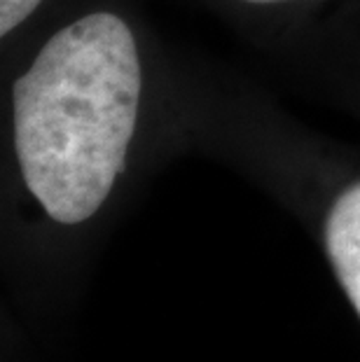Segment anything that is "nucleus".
Segmentation results:
<instances>
[{
  "label": "nucleus",
  "mask_w": 360,
  "mask_h": 362,
  "mask_svg": "<svg viewBox=\"0 0 360 362\" xmlns=\"http://www.w3.org/2000/svg\"><path fill=\"white\" fill-rule=\"evenodd\" d=\"M325 252L342 290L360 315V180L344 189L327 213Z\"/></svg>",
  "instance_id": "2"
},
{
  "label": "nucleus",
  "mask_w": 360,
  "mask_h": 362,
  "mask_svg": "<svg viewBox=\"0 0 360 362\" xmlns=\"http://www.w3.org/2000/svg\"><path fill=\"white\" fill-rule=\"evenodd\" d=\"M141 84L136 37L112 12L61 28L14 82L21 178L54 222L80 225L108 199L136 131Z\"/></svg>",
  "instance_id": "1"
},
{
  "label": "nucleus",
  "mask_w": 360,
  "mask_h": 362,
  "mask_svg": "<svg viewBox=\"0 0 360 362\" xmlns=\"http://www.w3.org/2000/svg\"><path fill=\"white\" fill-rule=\"evenodd\" d=\"M42 0H0V35H7L35 12Z\"/></svg>",
  "instance_id": "3"
},
{
  "label": "nucleus",
  "mask_w": 360,
  "mask_h": 362,
  "mask_svg": "<svg viewBox=\"0 0 360 362\" xmlns=\"http://www.w3.org/2000/svg\"><path fill=\"white\" fill-rule=\"evenodd\" d=\"M243 3H252V5H272V3H286V0H243Z\"/></svg>",
  "instance_id": "4"
}]
</instances>
